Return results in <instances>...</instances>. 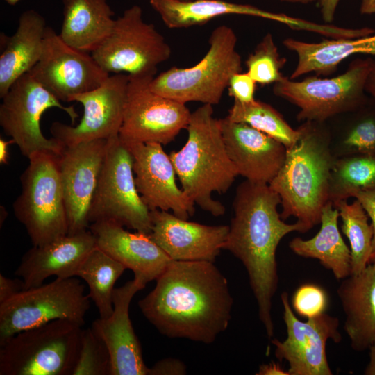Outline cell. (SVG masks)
Listing matches in <instances>:
<instances>
[{
    "mask_svg": "<svg viewBox=\"0 0 375 375\" xmlns=\"http://www.w3.org/2000/svg\"><path fill=\"white\" fill-rule=\"evenodd\" d=\"M156 281L138 306L161 334L210 344L227 328L233 300L214 262L172 260Z\"/></svg>",
    "mask_w": 375,
    "mask_h": 375,
    "instance_id": "1",
    "label": "cell"
},
{
    "mask_svg": "<svg viewBox=\"0 0 375 375\" xmlns=\"http://www.w3.org/2000/svg\"><path fill=\"white\" fill-rule=\"evenodd\" d=\"M279 195L268 183L245 180L236 189L231 220L223 249L244 265L256 297L259 319L269 338L274 335L272 298L278 288L276 253L280 241L292 232L302 233L299 222L287 224L277 207Z\"/></svg>",
    "mask_w": 375,
    "mask_h": 375,
    "instance_id": "2",
    "label": "cell"
},
{
    "mask_svg": "<svg viewBox=\"0 0 375 375\" xmlns=\"http://www.w3.org/2000/svg\"><path fill=\"white\" fill-rule=\"evenodd\" d=\"M299 128L300 138L287 149L283 164L269 185L281 198V218L296 217L303 233L321 222L336 157L328 135L316 122H305Z\"/></svg>",
    "mask_w": 375,
    "mask_h": 375,
    "instance_id": "3",
    "label": "cell"
},
{
    "mask_svg": "<svg viewBox=\"0 0 375 375\" xmlns=\"http://www.w3.org/2000/svg\"><path fill=\"white\" fill-rule=\"evenodd\" d=\"M186 129L185 145L169 153L181 188L202 210L222 216L225 207L212 194L226 192L239 174L228 155L212 106L203 104L192 112Z\"/></svg>",
    "mask_w": 375,
    "mask_h": 375,
    "instance_id": "4",
    "label": "cell"
},
{
    "mask_svg": "<svg viewBox=\"0 0 375 375\" xmlns=\"http://www.w3.org/2000/svg\"><path fill=\"white\" fill-rule=\"evenodd\" d=\"M237 41L231 27L217 26L210 35L206 55L198 63L187 68L173 67L160 73L151 80V90L185 104H218L231 76L242 71Z\"/></svg>",
    "mask_w": 375,
    "mask_h": 375,
    "instance_id": "5",
    "label": "cell"
},
{
    "mask_svg": "<svg viewBox=\"0 0 375 375\" xmlns=\"http://www.w3.org/2000/svg\"><path fill=\"white\" fill-rule=\"evenodd\" d=\"M58 157L43 151L33 154L20 176L22 192L12 208L33 246L43 245L68 234Z\"/></svg>",
    "mask_w": 375,
    "mask_h": 375,
    "instance_id": "6",
    "label": "cell"
},
{
    "mask_svg": "<svg viewBox=\"0 0 375 375\" xmlns=\"http://www.w3.org/2000/svg\"><path fill=\"white\" fill-rule=\"evenodd\" d=\"M81 327L56 319L11 336L0 344V375H71Z\"/></svg>",
    "mask_w": 375,
    "mask_h": 375,
    "instance_id": "7",
    "label": "cell"
},
{
    "mask_svg": "<svg viewBox=\"0 0 375 375\" xmlns=\"http://www.w3.org/2000/svg\"><path fill=\"white\" fill-rule=\"evenodd\" d=\"M373 62L371 58L356 59L344 73L333 78L308 76L297 81L283 76L274 83L273 92L300 109L299 121L322 123L367 104L365 83Z\"/></svg>",
    "mask_w": 375,
    "mask_h": 375,
    "instance_id": "8",
    "label": "cell"
},
{
    "mask_svg": "<svg viewBox=\"0 0 375 375\" xmlns=\"http://www.w3.org/2000/svg\"><path fill=\"white\" fill-rule=\"evenodd\" d=\"M90 297L76 277L56 278L25 289L0 303V344L22 331L56 319L83 326Z\"/></svg>",
    "mask_w": 375,
    "mask_h": 375,
    "instance_id": "9",
    "label": "cell"
},
{
    "mask_svg": "<svg viewBox=\"0 0 375 375\" xmlns=\"http://www.w3.org/2000/svg\"><path fill=\"white\" fill-rule=\"evenodd\" d=\"M90 53L108 74L155 76L172 49L154 24L144 20L142 8L134 5L115 19L111 32Z\"/></svg>",
    "mask_w": 375,
    "mask_h": 375,
    "instance_id": "10",
    "label": "cell"
},
{
    "mask_svg": "<svg viewBox=\"0 0 375 375\" xmlns=\"http://www.w3.org/2000/svg\"><path fill=\"white\" fill-rule=\"evenodd\" d=\"M1 99L0 126L24 156L28 158L40 151L62 153L65 146L43 135L40 119L47 110L57 108L65 112L74 124L78 114L73 106H64L28 72L17 79Z\"/></svg>",
    "mask_w": 375,
    "mask_h": 375,
    "instance_id": "11",
    "label": "cell"
},
{
    "mask_svg": "<svg viewBox=\"0 0 375 375\" xmlns=\"http://www.w3.org/2000/svg\"><path fill=\"white\" fill-rule=\"evenodd\" d=\"M133 162L129 149L119 135L108 140L105 160L90 210V224L109 220L135 231L151 233L150 210L136 188Z\"/></svg>",
    "mask_w": 375,
    "mask_h": 375,
    "instance_id": "12",
    "label": "cell"
},
{
    "mask_svg": "<svg viewBox=\"0 0 375 375\" xmlns=\"http://www.w3.org/2000/svg\"><path fill=\"white\" fill-rule=\"evenodd\" d=\"M129 76L119 138L125 142L167 144L186 129L191 113L185 103L150 88L155 76Z\"/></svg>",
    "mask_w": 375,
    "mask_h": 375,
    "instance_id": "13",
    "label": "cell"
},
{
    "mask_svg": "<svg viewBox=\"0 0 375 375\" xmlns=\"http://www.w3.org/2000/svg\"><path fill=\"white\" fill-rule=\"evenodd\" d=\"M281 299L287 338L272 340L276 358L288 362L289 375H332L326 345L328 340H342L338 318L323 312L301 322L294 315L287 292H282Z\"/></svg>",
    "mask_w": 375,
    "mask_h": 375,
    "instance_id": "14",
    "label": "cell"
},
{
    "mask_svg": "<svg viewBox=\"0 0 375 375\" xmlns=\"http://www.w3.org/2000/svg\"><path fill=\"white\" fill-rule=\"evenodd\" d=\"M30 73L60 101L101 85L110 74L91 53L72 47L47 27L42 56Z\"/></svg>",
    "mask_w": 375,
    "mask_h": 375,
    "instance_id": "15",
    "label": "cell"
},
{
    "mask_svg": "<svg viewBox=\"0 0 375 375\" xmlns=\"http://www.w3.org/2000/svg\"><path fill=\"white\" fill-rule=\"evenodd\" d=\"M128 81L126 74H114L99 87L72 97L69 102L82 104L83 117L76 126L53 122L50 128L52 137L65 147H70L119 135L124 119Z\"/></svg>",
    "mask_w": 375,
    "mask_h": 375,
    "instance_id": "16",
    "label": "cell"
},
{
    "mask_svg": "<svg viewBox=\"0 0 375 375\" xmlns=\"http://www.w3.org/2000/svg\"><path fill=\"white\" fill-rule=\"evenodd\" d=\"M108 140L65 147L59 169L68 219V234L89 228V214L105 160Z\"/></svg>",
    "mask_w": 375,
    "mask_h": 375,
    "instance_id": "17",
    "label": "cell"
},
{
    "mask_svg": "<svg viewBox=\"0 0 375 375\" xmlns=\"http://www.w3.org/2000/svg\"><path fill=\"white\" fill-rule=\"evenodd\" d=\"M124 143L133 156L136 188L148 208L172 210L184 219L193 216L195 204L177 185L174 165L162 145L156 142Z\"/></svg>",
    "mask_w": 375,
    "mask_h": 375,
    "instance_id": "18",
    "label": "cell"
},
{
    "mask_svg": "<svg viewBox=\"0 0 375 375\" xmlns=\"http://www.w3.org/2000/svg\"><path fill=\"white\" fill-rule=\"evenodd\" d=\"M149 234L172 260L214 262L226 240L229 226L189 222L169 211L150 210Z\"/></svg>",
    "mask_w": 375,
    "mask_h": 375,
    "instance_id": "19",
    "label": "cell"
},
{
    "mask_svg": "<svg viewBox=\"0 0 375 375\" xmlns=\"http://www.w3.org/2000/svg\"><path fill=\"white\" fill-rule=\"evenodd\" d=\"M88 229L95 238L97 247L132 270L133 279L143 289L172 260L149 234L129 232L124 226L109 220L94 222Z\"/></svg>",
    "mask_w": 375,
    "mask_h": 375,
    "instance_id": "20",
    "label": "cell"
},
{
    "mask_svg": "<svg viewBox=\"0 0 375 375\" xmlns=\"http://www.w3.org/2000/svg\"><path fill=\"white\" fill-rule=\"evenodd\" d=\"M228 155L239 175L246 180L269 183L285 158L286 147L279 141L242 122L219 119Z\"/></svg>",
    "mask_w": 375,
    "mask_h": 375,
    "instance_id": "21",
    "label": "cell"
},
{
    "mask_svg": "<svg viewBox=\"0 0 375 375\" xmlns=\"http://www.w3.org/2000/svg\"><path fill=\"white\" fill-rule=\"evenodd\" d=\"M143 288L133 279L113 292V312L108 318L95 319L91 328L104 342L110 354L112 375H149L140 343L129 317L136 292Z\"/></svg>",
    "mask_w": 375,
    "mask_h": 375,
    "instance_id": "22",
    "label": "cell"
},
{
    "mask_svg": "<svg viewBox=\"0 0 375 375\" xmlns=\"http://www.w3.org/2000/svg\"><path fill=\"white\" fill-rule=\"evenodd\" d=\"M96 247L95 238L89 229L67 234L47 244L33 246L23 256L15 275L22 278L24 290L39 286L52 276L76 277L80 265Z\"/></svg>",
    "mask_w": 375,
    "mask_h": 375,
    "instance_id": "23",
    "label": "cell"
},
{
    "mask_svg": "<svg viewBox=\"0 0 375 375\" xmlns=\"http://www.w3.org/2000/svg\"><path fill=\"white\" fill-rule=\"evenodd\" d=\"M160 16L164 24L170 28H188L206 24L222 15H242L261 17L285 24L295 31H307V20L274 13L258 7L223 0H149Z\"/></svg>",
    "mask_w": 375,
    "mask_h": 375,
    "instance_id": "24",
    "label": "cell"
},
{
    "mask_svg": "<svg viewBox=\"0 0 375 375\" xmlns=\"http://www.w3.org/2000/svg\"><path fill=\"white\" fill-rule=\"evenodd\" d=\"M337 289L345 315L344 328L355 351L375 346V263L351 274Z\"/></svg>",
    "mask_w": 375,
    "mask_h": 375,
    "instance_id": "25",
    "label": "cell"
},
{
    "mask_svg": "<svg viewBox=\"0 0 375 375\" xmlns=\"http://www.w3.org/2000/svg\"><path fill=\"white\" fill-rule=\"evenodd\" d=\"M47 25L38 11L29 9L18 19L13 35L1 33L3 51L0 56V98L24 74L29 72L39 61L44 46Z\"/></svg>",
    "mask_w": 375,
    "mask_h": 375,
    "instance_id": "26",
    "label": "cell"
},
{
    "mask_svg": "<svg viewBox=\"0 0 375 375\" xmlns=\"http://www.w3.org/2000/svg\"><path fill=\"white\" fill-rule=\"evenodd\" d=\"M62 6L59 35L74 49L91 53L112 29L115 19L107 0H62Z\"/></svg>",
    "mask_w": 375,
    "mask_h": 375,
    "instance_id": "27",
    "label": "cell"
},
{
    "mask_svg": "<svg viewBox=\"0 0 375 375\" xmlns=\"http://www.w3.org/2000/svg\"><path fill=\"white\" fill-rule=\"evenodd\" d=\"M283 45L296 53L297 65L290 76L294 80L310 72L330 75L340 62L358 53L375 56V34L357 38L324 40L319 42H306L286 38Z\"/></svg>",
    "mask_w": 375,
    "mask_h": 375,
    "instance_id": "28",
    "label": "cell"
},
{
    "mask_svg": "<svg viewBox=\"0 0 375 375\" xmlns=\"http://www.w3.org/2000/svg\"><path fill=\"white\" fill-rule=\"evenodd\" d=\"M338 210L328 202L322 209L321 228L313 238H294L289 243L297 255L317 259L335 278L344 279L351 274V250L344 242L338 226Z\"/></svg>",
    "mask_w": 375,
    "mask_h": 375,
    "instance_id": "29",
    "label": "cell"
},
{
    "mask_svg": "<svg viewBox=\"0 0 375 375\" xmlns=\"http://www.w3.org/2000/svg\"><path fill=\"white\" fill-rule=\"evenodd\" d=\"M125 269L122 264L97 247L78 267L76 277L88 284V295L94 303L99 317L105 319L112 315L114 286Z\"/></svg>",
    "mask_w": 375,
    "mask_h": 375,
    "instance_id": "30",
    "label": "cell"
},
{
    "mask_svg": "<svg viewBox=\"0 0 375 375\" xmlns=\"http://www.w3.org/2000/svg\"><path fill=\"white\" fill-rule=\"evenodd\" d=\"M375 190V153H355L335 158L330 178L329 201L333 205L356 191Z\"/></svg>",
    "mask_w": 375,
    "mask_h": 375,
    "instance_id": "31",
    "label": "cell"
},
{
    "mask_svg": "<svg viewBox=\"0 0 375 375\" xmlns=\"http://www.w3.org/2000/svg\"><path fill=\"white\" fill-rule=\"evenodd\" d=\"M226 117L263 132L281 142L286 149L293 146L301 135L299 127L292 128L276 109L260 101L243 103L234 100Z\"/></svg>",
    "mask_w": 375,
    "mask_h": 375,
    "instance_id": "32",
    "label": "cell"
},
{
    "mask_svg": "<svg viewBox=\"0 0 375 375\" xmlns=\"http://www.w3.org/2000/svg\"><path fill=\"white\" fill-rule=\"evenodd\" d=\"M333 206L339 211L342 233L350 243L351 274H358L369 264L371 253L373 228L369 216L357 199L351 203L342 200Z\"/></svg>",
    "mask_w": 375,
    "mask_h": 375,
    "instance_id": "33",
    "label": "cell"
},
{
    "mask_svg": "<svg viewBox=\"0 0 375 375\" xmlns=\"http://www.w3.org/2000/svg\"><path fill=\"white\" fill-rule=\"evenodd\" d=\"M286 61L285 58L280 56L272 35L268 33L247 57V72L256 83H275L283 78L281 69Z\"/></svg>",
    "mask_w": 375,
    "mask_h": 375,
    "instance_id": "34",
    "label": "cell"
},
{
    "mask_svg": "<svg viewBox=\"0 0 375 375\" xmlns=\"http://www.w3.org/2000/svg\"><path fill=\"white\" fill-rule=\"evenodd\" d=\"M71 375H112L108 349L92 328L81 330L77 358Z\"/></svg>",
    "mask_w": 375,
    "mask_h": 375,
    "instance_id": "35",
    "label": "cell"
},
{
    "mask_svg": "<svg viewBox=\"0 0 375 375\" xmlns=\"http://www.w3.org/2000/svg\"><path fill=\"white\" fill-rule=\"evenodd\" d=\"M342 145V156L375 153V112L359 118L347 133Z\"/></svg>",
    "mask_w": 375,
    "mask_h": 375,
    "instance_id": "36",
    "label": "cell"
},
{
    "mask_svg": "<svg viewBox=\"0 0 375 375\" xmlns=\"http://www.w3.org/2000/svg\"><path fill=\"white\" fill-rule=\"evenodd\" d=\"M292 306L299 315L311 318L324 312L328 306L327 294L317 285L303 284L293 294Z\"/></svg>",
    "mask_w": 375,
    "mask_h": 375,
    "instance_id": "37",
    "label": "cell"
},
{
    "mask_svg": "<svg viewBox=\"0 0 375 375\" xmlns=\"http://www.w3.org/2000/svg\"><path fill=\"white\" fill-rule=\"evenodd\" d=\"M256 83L247 72H238L234 74L228 83V90L229 96L235 101L243 103L254 101Z\"/></svg>",
    "mask_w": 375,
    "mask_h": 375,
    "instance_id": "38",
    "label": "cell"
},
{
    "mask_svg": "<svg viewBox=\"0 0 375 375\" xmlns=\"http://www.w3.org/2000/svg\"><path fill=\"white\" fill-rule=\"evenodd\" d=\"M351 197L357 199L365 208L367 214L371 220L373 228V238L372 249L369 256V264L375 263V190L356 191L354 192Z\"/></svg>",
    "mask_w": 375,
    "mask_h": 375,
    "instance_id": "39",
    "label": "cell"
},
{
    "mask_svg": "<svg viewBox=\"0 0 375 375\" xmlns=\"http://www.w3.org/2000/svg\"><path fill=\"white\" fill-rule=\"evenodd\" d=\"M185 372V367L181 362L165 359L157 362L149 368V375L183 374Z\"/></svg>",
    "mask_w": 375,
    "mask_h": 375,
    "instance_id": "40",
    "label": "cell"
},
{
    "mask_svg": "<svg viewBox=\"0 0 375 375\" xmlns=\"http://www.w3.org/2000/svg\"><path fill=\"white\" fill-rule=\"evenodd\" d=\"M23 290L24 285L22 280L8 278L0 274V303Z\"/></svg>",
    "mask_w": 375,
    "mask_h": 375,
    "instance_id": "41",
    "label": "cell"
},
{
    "mask_svg": "<svg viewBox=\"0 0 375 375\" xmlns=\"http://www.w3.org/2000/svg\"><path fill=\"white\" fill-rule=\"evenodd\" d=\"M340 0H318L321 16L324 22L331 23Z\"/></svg>",
    "mask_w": 375,
    "mask_h": 375,
    "instance_id": "42",
    "label": "cell"
},
{
    "mask_svg": "<svg viewBox=\"0 0 375 375\" xmlns=\"http://www.w3.org/2000/svg\"><path fill=\"white\" fill-rule=\"evenodd\" d=\"M256 375H289L288 372L285 371L279 364L272 362L269 364L262 365Z\"/></svg>",
    "mask_w": 375,
    "mask_h": 375,
    "instance_id": "43",
    "label": "cell"
},
{
    "mask_svg": "<svg viewBox=\"0 0 375 375\" xmlns=\"http://www.w3.org/2000/svg\"><path fill=\"white\" fill-rule=\"evenodd\" d=\"M14 144L12 139L5 140L2 138H0V163L1 165H8L9 161V147Z\"/></svg>",
    "mask_w": 375,
    "mask_h": 375,
    "instance_id": "44",
    "label": "cell"
},
{
    "mask_svg": "<svg viewBox=\"0 0 375 375\" xmlns=\"http://www.w3.org/2000/svg\"><path fill=\"white\" fill-rule=\"evenodd\" d=\"M365 92H368L375 101V60L366 81Z\"/></svg>",
    "mask_w": 375,
    "mask_h": 375,
    "instance_id": "45",
    "label": "cell"
},
{
    "mask_svg": "<svg viewBox=\"0 0 375 375\" xmlns=\"http://www.w3.org/2000/svg\"><path fill=\"white\" fill-rule=\"evenodd\" d=\"M369 362L365 367V375H375V346L369 349Z\"/></svg>",
    "mask_w": 375,
    "mask_h": 375,
    "instance_id": "46",
    "label": "cell"
},
{
    "mask_svg": "<svg viewBox=\"0 0 375 375\" xmlns=\"http://www.w3.org/2000/svg\"><path fill=\"white\" fill-rule=\"evenodd\" d=\"M360 12L362 15H373L375 13V0H361Z\"/></svg>",
    "mask_w": 375,
    "mask_h": 375,
    "instance_id": "47",
    "label": "cell"
},
{
    "mask_svg": "<svg viewBox=\"0 0 375 375\" xmlns=\"http://www.w3.org/2000/svg\"><path fill=\"white\" fill-rule=\"evenodd\" d=\"M283 2L291 3H301V4H308L315 1H318V0H278Z\"/></svg>",
    "mask_w": 375,
    "mask_h": 375,
    "instance_id": "48",
    "label": "cell"
},
{
    "mask_svg": "<svg viewBox=\"0 0 375 375\" xmlns=\"http://www.w3.org/2000/svg\"><path fill=\"white\" fill-rule=\"evenodd\" d=\"M10 6H15L19 3L21 0H4Z\"/></svg>",
    "mask_w": 375,
    "mask_h": 375,
    "instance_id": "49",
    "label": "cell"
},
{
    "mask_svg": "<svg viewBox=\"0 0 375 375\" xmlns=\"http://www.w3.org/2000/svg\"><path fill=\"white\" fill-rule=\"evenodd\" d=\"M180 1H193V0H180Z\"/></svg>",
    "mask_w": 375,
    "mask_h": 375,
    "instance_id": "50",
    "label": "cell"
}]
</instances>
